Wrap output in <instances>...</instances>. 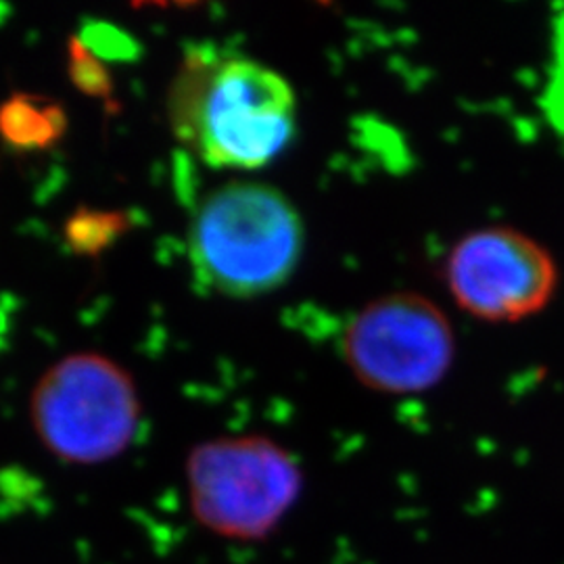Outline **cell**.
I'll use <instances>...</instances> for the list:
<instances>
[{"instance_id": "1", "label": "cell", "mask_w": 564, "mask_h": 564, "mask_svg": "<svg viewBox=\"0 0 564 564\" xmlns=\"http://www.w3.org/2000/svg\"><path fill=\"white\" fill-rule=\"evenodd\" d=\"M167 116L174 137L209 167L258 170L293 141L297 99L260 61L199 46L172 80Z\"/></svg>"}, {"instance_id": "2", "label": "cell", "mask_w": 564, "mask_h": 564, "mask_svg": "<svg viewBox=\"0 0 564 564\" xmlns=\"http://www.w3.org/2000/svg\"><path fill=\"white\" fill-rule=\"evenodd\" d=\"M305 247L302 214L281 188L232 181L212 191L188 228V260L205 291L262 297L289 281Z\"/></svg>"}, {"instance_id": "3", "label": "cell", "mask_w": 564, "mask_h": 564, "mask_svg": "<svg viewBox=\"0 0 564 564\" xmlns=\"http://www.w3.org/2000/svg\"><path fill=\"white\" fill-rule=\"evenodd\" d=\"M184 475L195 523L241 544L270 538L303 491L297 458L263 435L216 437L195 445Z\"/></svg>"}, {"instance_id": "4", "label": "cell", "mask_w": 564, "mask_h": 564, "mask_svg": "<svg viewBox=\"0 0 564 564\" xmlns=\"http://www.w3.org/2000/svg\"><path fill=\"white\" fill-rule=\"evenodd\" d=\"M30 423L42 447L61 463H111L139 437V387L123 366L102 354H69L34 387Z\"/></svg>"}, {"instance_id": "5", "label": "cell", "mask_w": 564, "mask_h": 564, "mask_svg": "<svg viewBox=\"0 0 564 564\" xmlns=\"http://www.w3.org/2000/svg\"><path fill=\"white\" fill-rule=\"evenodd\" d=\"M341 354L366 389L412 395L447 377L456 358V333L437 303L402 291L364 305L343 330Z\"/></svg>"}, {"instance_id": "6", "label": "cell", "mask_w": 564, "mask_h": 564, "mask_svg": "<svg viewBox=\"0 0 564 564\" xmlns=\"http://www.w3.org/2000/svg\"><path fill=\"white\" fill-rule=\"evenodd\" d=\"M445 282L466 314L485 323H517L554 300L558 268L533 237L489 226L456 242L445 262Z\"/></svg>"}, {"instance_id": "7", "label": "cell", "mask_w": 564, "mask_h": 564, "mask_svg": "<svg viewBox=\"0 0 564 564\" xmlns=\"http://www.w3.org/2000/svg\"><path fill=\"white\" fill-rule=\"evenodd\" d=\"M63 130L65 116L53 102L15 97L0 107V134L21 149H44L57 141Z\"/></svg>"}, {"instance_id": "8", "label": "cell", "mask_w": 564, "mask_h": 564, "mask_svg": "<svg viewBox=\"0 0 564 564\" xmlns=\"http://www.w3.org/2000/svg\"><path fill=\"white\" fill-rule=\"evenodd\" d=\"M123 223L126 218L121 214L80 212L65 226V239L74 251L93 256L120 237Z\"/></svg>"}]
</instances>
